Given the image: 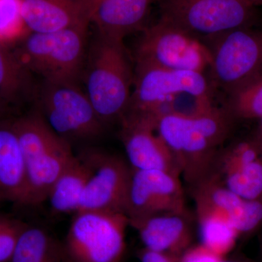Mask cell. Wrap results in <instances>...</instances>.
I'll list each match as a JSON object with an SVG mask.
<instances>
[{
    "mask_svg": "<svg viewBox=\"0 0 262 262\" xmlns=\"http://www.w3.org/2000/svg\"><path fill=\"white\" fill-rule=\"evenodd\" d=\"M137 231L144 248L178 261L192 246V229L187 212L158 213L129 222Z\"/></svg>",
    "mask_w": 262,
    "mask_h": 262,
    "instance_id": "2e32d148",
    "label": "cell"
},
{
    "mask_svg": "<svg viewBox=\"0 0 262 262\" xmlns=\"http://www.w3.org/2000/svg\"><path fill=\"white\" fill-rule=\"evenodd\" d=\"M34 96L50 127L70 144L96 140L104 134L106 125L78 83L42 80Z\"/></svg>",
    "mask_w": 262,
    "mask_h": 262,
    "instance_id": "277c9868",
    "label": "cell"
},
{
    "mask_svg": "<svg viewBox=\"0 0 262 262\" xmlns=\"http://www.w3.org/2000/svg\"><path fill=\"white\" fill-rule=\"evenodd\" d=\"M89 24L54 32H30L13 51L24 67L42 80L78 83L87 56Z\"/></svg>",
    "mask_w": 262,
    "mask_h": 262,
    "instance_id": "3957f363",
    "label": "cell"
},
{
    "mask_svg": "<svg viewBox=\"0 0 262 262\" xmlns=\"http://www.w3.org/2000/svg\"><path fill=\"white\" fill-rule=\"evenodd\" d=\"M212 174L241 198L262 199V141L257 136L222 147Z\"/></svg>",
    "mask_w": 262,
    "mask_h": 262,
    "instance_id": "7c38bea8",
    "label": "cell"
},
{
    "mask_svg": "<svg viewBox=\"0 0 262 262\" xmlns=\"http://www.w3.org/2000/svg\"><path fill=\"white\" fill-rule=\"evenodd\" d=\"M256 136L262 141V118L259 120V124H258V131Z\"/></svg>",
    "mask_w": 262,
    "mask_h": 262,
    "instance_id": "f546056e",
    "label": "cell"
},
{
    "mask_svg": "<svg viewBox=\"0 0 262 262\" xmlns=\"http://www.w3.org/2000/svg\"><path fill=\"white\" fill-rule=\"evenodd\" d=\"M124 40L96 34L87 52L82 79L90 101L107 126L126 113L134 71Z\"/></svg>",
    "mask_w": 262,
    "mask_h": 262,
    "instance_id": "7a4b0ae2",
    "label": "cell"
},
{
    "mask_svg": "<svg viewBox=\"0 0 262 262\" xmlns=\"http://www.w3.org/2000/svg\"><path fill=\"white\" fill-rule=\"evenodd\" d=\"M27 224L0 213V262H10Z\"/></svg>",
    "mask_w": 262,
    "mask_h": 262,
    "instance_id": "d4e9b609",
    "label": "cell"
},
{
    "mask_svg": "<svg viewBox=\"0 0 262 262\" xmlns=\"http://www.w3.org/2000/svg\"><path fill=\"white\" fill-rule=\"evenodd\" d=\"M135 59L136 63L205 74L211 65V53L201 38L159 19L143 29Z\"/></svg>",
    "mask_w": 262,
    "mask_h": 262,
    "instance_id": "9c48e42d",
    "label": "cell"
},
{
    "mask_svg": "<svg viewBox=\"0 0 262 262\" xmlns=\"http://www.w3.org/2000/svg\"><path fill=\"white\" fill-rule=\"evenodd\" d=\"M227 96L225 108L234 120L262 118V76Z\"/></svg>",
    "mask_w": 262,
    "mask_h": 262,
    "instance_id": "603a6c76",
    "label": "cell"
},
{
    "mask_svg": "<svg viewBox=\"0 0 262 262\" xmlns=\"http://www.w3.org/2000/svg\"><path fill=\"white\" fill-rule=\"evenodd\" d=\"M201 244L221 258L232 249L239 234L230 222L218 212L196 206Z\"/></svg>",
    "mask_w": 262,
    "mask_h": 262,
    "instance_id": "7402d4cb",
    "label": "cell"
},
{
    "mask_svg": "<svg viewBox=\"0 0 262 262\" xmlns=\"http://www.w3.org/2000/svg\"><path fill=\"white\" fill-rule=\"evenodd\" d=\"M30 32L21 15V0H0V41L17 44Z\"/></svg>",
    "mask_w": 262,
    "mask_h": 262,
    "instance_id": "cb8c5ba5",
    "label": "cell"
},
{
    "mask_svg": "<svg viewBox=\"0 0 262 262\" xmlns=\"http://www.w3.org/2000/svg\"><path fill=\"white\" fill-rule=\"evenodd\" d=\"M21 15L30 32H58L90 24L80 0H21Z\"/></svg>",
    "mask_w": 262,
    "mask_h": 262,
    "instance_id": "e0dca14e",
    "label": "cell"
},
{
    "mask_svg": "<svg viewBox=\"0 0 262 262\" xmlns=\"http://www.w3.org/2000/svg\"><path fill=\"white\" fill-rule=\"evenodd\" d=\"M139 258L141 262H178L170 256L163 253L150 251L145 248L139 251Z\"/></svg>",
    "mask_w": 262,
    "mask_h": 262,
    "instance_id": "4316f807",
    "label": "cell"
},
{
    "mask_svg": "<svg viewBox=\"0 0 262 262\" xmlns=\"http://www.w3.org/2000/svg\"><path fill=\"white\" fill-rule=\"evenodd\" d=\"M261 253H262V242H261Z\"/></svg>",
    "mask_w": 262,
    "mask_h": 262,
    "instance_id": "1f68e13d",
    "label": "cell"
},
{
    "mask_svg": "<svg viewBox=\"0 0 262 262\" xmlns=\"http://www.w3.org/2000/svg\"><path fill=\"white\" fill-rule=\"evenodd\" d=\"M206 42L211 53L208 71L213 90L228 95L262 76V33L239 28Z\"/></svg>",
    "mask_w": 262,
    "mask_h": 262,
    "instance_id": "ba28073f",
    "label": "cell"
},
{
    "mask_svg": "<svg viewBox=\"0 0 262 262\" xmlns=\"http://www.w3.org/2000/svg\"><path fill=\"white\" fill-rule=\"evenodd\" d=\"M80 154L89 161L92 174L77 212L100 211L126 215L133 171L129 163L116 155L95 148H86Z\"/></svg>",
    "mask_w": 262,
    "mask_h": 262,
    "instance_id": "30bf717a",
    "label": "cell"
},
{
    "mask_svg": "<svg viewBox=\"0 0 262 262\" xmlns=\"http://www.w3.org/2000/svg\"><path fill=\"white\" fill-rule=\"evenodd\" d=\"M221 258L201 244L191 246L179 258L178 262H217Z\"/></svg>",
    "mask_w": 262,
    "mask_h": 262,
    "instance_id": "484cf974",
    "label": "cell"
},
{
    "mask_svg": "<svg viewBox=\"0 0 262 262\" xmlns=\"http://www.w3.org/2000/svg\"><path fill=\"white\" fill-rule=\"evenodd\" d=\"M160 20L205 42L229 31L253 27L256 5L247 0H157Z\"/></svg>",
    "mask_w": 262,
    "mask_h": 262,
    "instance_id": "5b68a950",
    "label": "cell"
},
{
    "mask_svg": "<svg viewBox=\"0 0 262 262\" xmlns=\"http://www.w3.org/2000/svg\"><path fill=\"white\" fill-rule=\"evenodd\" d=\"M247 1L253 3V4L255 5L262 4V0H247Z\"/></svg>",
    "mask_w": 262,
    "mask_h": 262,
    "instance_id": "4dcf8cb0",
    "label": "cell"
},
{
    "mask_svg": "<svg viewBox=\"0 0 262 262\" xmlns=\"http://www.w3.org/2000/svg\"><path fill=\"white\" fill-rule=\"evenodd\" d=\"M10 262H62L61 242L42 227L28 225Z\"/></svg>",
    "mask_w": 262,
    "mask_h": 262,
    "instance_id": "44dd1931",
    "label": "cell"
},
{
    "mask_svg": "<svg viewBox=\"0 0 262 262\" xmlns=\"http://www.w3.org/2000/svg\"><path fill=\"white\" fill-rule=\"evenodd\" d=\"M90 24L106 37L124 40L144 29L151 5L157 0H80Z\"/></svg>",
    "mask_w": 262,
    "mask_h": 262,
    "instance_id": "9a60e30c",
    "label": "cell"
},
{
    "mask_svg": "<svg viewBox=\"0 0 262 262\" xmlns=\"http://www.w3.org/2000/svg\"><path fill=\"white\" fill-rule=\"evenodd\" d=\"M195 206L218 212L241 235L251 233L262 225V199L241 198L225 187L213 174L192 187Z\"/></svg>",
    "mask_w": 262,
    "mask_h": 262,
    "instance_id": "5bb4252c",
    "label": "cell"
},
{
    "mask_svg": "<svg viewBox=\"0 0 262 262\" xmlns=\"http://www.w3.org/2000/svg\"><path fill=\"white\" fill-rule=\"evenodd\" d=\"M8 106H9V105L5 103V101L2 99V98L0 97V120L6 118L5 115V113H6L7 110H8Z\"/></svg>",
    "mask_w": 262,
    "mask_h": 262,
    "instance_id": "f1b7e54d",
    "label": "cell"
},
{
    "mask_svg": "<svg viewBox=\"0 0 262 262\" xmlns=\"http://www.w3.org/2000/svg\"><path fill=\"white\" fill-rule=\"evenodd\" d=\"M64 241L62 262H119L125 249L129 220L122 213H75Z\"/></svg>",
    "mask_w": 262,
    "mask_h": 262,
    "instance_id": "8992f818",
    "label": "cell"
},
{
    "mask_svg": "<svg viewBox=\"0 0 262 262\" xmlns=\"http://www.w3.org/2000/svg\"><path fill=\"white\" fill-rule=\"evenodd\" d=\"M158 118L126 114L120 120V136L133 170H158L181 177L173 154L157 131Z\"/></svg>",
    "mask_w": 262,
    "mask_h": 262,
    "instance_id": "4fadbf2b",
    "label": "cell"
},
{
    "mask_svg": "<svg viewBox=\"0 0 262 262\" xmlns=\"http://www.w3.org/2000/svg\"><path fill=\"white\" fill-rule=\"evenodd\" d=\"M32 74L20 63L10 46L0 41V97L19 104L34 96Z\"/></svg>",
    "mask_w": 262,
    "mask_h": 262,
    "instance_id": "ffe728a7",
    "label": "cell"
},
{
    "mask_svg": "<svg viewBox=\"0 0 262 262\" xmlns=\"http://www.w3.org/2000/svg\"><path fill=\"white\" fill-rule=\"evenodd\" d=\"M168 212H187L180 177L163 170H133L126 208L129 222Z\"/></svg>",
    "mask_w": 262,
    "mask_h": 262,
    "instance_id": "8fae6325",
    "label": "cell"
},
{
    "mask_svg": "<svg viewBox=\"0 0 262 262\" xmlns=\"http://www.w3.org/2000/svg\"><path fill=\"white\" fill-rule=\"evenodd\" d=\"M92 174L87 160L79 153L53 186L47 201L56 213H77L81 198Z\"/></svg>",
    "mask_w": 262,
    "mask_h": 262,
    "instance_id": "d6986e66",
    "label": "cell"
},
{
    "mask_svg": "<svg viewBox=\"0 0 262 262\" xmlns=\"http://www.w3.org/2000/svg\"><path fill=\"white\" fill-rule=\"evenodd\" d=\"M27 182L23 154L13 120H0V203L25 204Z\"/></svg>",
    "mask_w": 262,
    "mask_h": 262,
    "instance_id": "ac0fdd59",
    "label": "cell"
},
{
    "mask_svg": "<svg viewBox=\"0 0 262 262\" xmlns=\"http://www.w3.org/2000/svg\"><path fill=\"white\" fill-rule=\"evenodd\" d=\"M133 87L125 115H150L158 118L177 96L187 94L203 101H212L214 91L206 75L201 72L139 63H136Z\"/></svg>",
    "mask_w": 262,
    "mask_h": 262,
    "instance_id": "52a82bcc",
    "label": "cell"
},
{
    "mask_svg": "<svg viewBox=\"0 0 262 262\" xmlns=\"http://www.w3.org/2000/svg\"><path fill=\"white\" fill-rule=\"evenodd\" d=\"M233 120L225 106L214 105L194 113H168L158 117L157 131L191 187L212 173Z\"/></svg>",
    "mask_w": 262,
    "mask_h": 262,
    "instance_id": "6da1fadb",
    "label": "cell"
},
{
    "mask_svg": "<svg viewBox=\"0 0 262 262\" xmlns=\"http://www.w3.org/2000/svg\"><path fill=\"white\" fill-rule=\"evenodd\" d=\"M217 262H255L244 258H222Z\"/></svg>",
    "mask_w": 262,
    "mask_h": 262,
    "instance_id": "83f0119b",
    "label": "cell"
}]
</instances>
